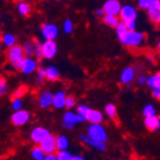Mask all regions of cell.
Wrapping results in <instances>:
<instances>
[{"label": "cell", "mask_w": 160, "mask_h": 160, "mask_svg": "<svg viewBox=\"0 0 160 160\" xmlns=\"http://www.w3.org/2000/svg\"><path fill=\"white\" fill-rule=\"evenodd\" d=\"M115 32H117V36L120 40V43L127 47H140L146 39L143 32H137L136 29H128L124 22H122V20L115 27Z\"/></svg>", "instance_id": "6da1fadb"}, {"label": "cell", "mask_w": 160, "mask_h": 160, "mask_svg": "<svg viewBox=\"0 0 160 160\" xmlns=\"http://www.w3.org/2000/svg\"><path fill=\"white\" fill-rule=\"evenodd\" d=\"M26 58V54L22 45H13L7 49V59L15 68L20 69L24 59Z\"/></svg>", "instance_id": "7a4b0ae2"}, {"label": "cell", "mask_w": 160, "mask_h": 160, "mask_svg": "<svg viewBox=\"0 0 160 160\" xmlns=\"http://www.w3.org/2000/svg\"><path fill=\"white\" fill-rule=\"evenodd\" d=\"M88 136L104 143L108 141V132L101 123H91V126L88 128Z\"/></svg>", "instance_id": "3957f363"}, {"label": "cell", "mask_w": 160, "mask_h": 160, "mask_svg": "<svg viewBox=\"0 0 160 160\" xmlns=\"http://www.w3.org/2000/svg\"><path fill=\"white\" fill-rule=\"evenodd\" d=\"M83 121H85L81 117L78 113H74L72 111H67L65 112L64 117H63V127L65 129H74V127L78 124V123H81Z\"/></svg>", "instance_id": "277c9868"}, {"label": "cell", "mask_w": 160, "mask_h": 160, "mask_svg": "<svg viewBox=\"0 0 160 160\" xmlns=\"http://www.w3.org/2000/svg\"><path fill=\"white\" fill-rule=\"evenodd\" d=\"M57 54V45L55 40L45 39L44 43H42V56L46 59H53Z\"/></svg>", "instance_id": "5b68a950"}, {"label": "cell", "mask_w": 160, "mask_h": 160, "mask_svg": "<svg viewBox=\"0 0 160 160\" xmlns=\"http://www.w3.org/2000/svg\"><path fill=\"white\" fill-rule=\"evenodd\" d=\"M51 132L49 130L46 128H43V127H37V128H35L34 130L30 132V139H32V141L35 143L40 144L44 140L48 138V137L51 136Z\"/></svg>", "instance_id": "8992f818"}, {"label": "cell", "mask_w": 160, "mask_h": 160, "mask_svg": "<svg viewBox=\"0 0 160 160\" xmlns=\"http://www.w3.org/2000/svg\"><path fill=\"white\" fill-rule=\"evenodd\" d=\"M30 119L29 112H27L25 110H17L15 111L12 115H11V122H12L13 126L16 127H22L24 124H26Z\"/></svg>", "instance_id": "52a82bcc"}, {"label": "cell", "mask_w": 160, "mask_h": 160, "mask_svg": "<svg viewBox=\"0 0 160 160\" xmlns=\"http://www.w3.org/2000/svg\"><path fill=\"white\" fill-rule=\"evenodd\" d=\"M119 16H120V19L122 20V22L137 20L138 11H137L136 7H133L132 5H124V6H122Z\"/></svg>", "instance_id": "ba28073f"}, {"label": "cell", "mask_w": 160, "mask_h": 160, "mask_svg": "<svg viewBox=\"0 0 160 160\" xmlns=\"http://www.w3.org/2000/svg\"><path fill=\"white\" fill-rule=\"evenodd\" d=\"M42 36L45 39L55 40L58 36V27L54 24H45L42 26Z\"/></svg>", "instance_id": "9c48e42d"}, {"label": "cell", "mask_w": 160, "mask_h": 160, "mask_svg": "<svg viewBox=\"0 0 160 160\" xmlns=\"http://www.w3.org/2000/svg\"><path fill=\"white\" fill-rule=\"evenodd\" d=\"M37 68H38L37 59H34L32 56H26L22 67H20V71H22V74L29 75L32 73H34L35 71H37Z\"/></svg>", "instance_id": "30bf717a"}, {"label": "cell", "mask_w": 160, "mask_h": 160, "mask_svg": "<svg viewBox=\"0 0 160 160\" xmlns=\"http://www.w3.org/2000/svg\"><path fill=\"white\" fill-rule=\"evenodd\" d=\"M122 6H121L119 0H108L107 2L103 5V10L108 15H115L119 16Z\"/></svg>", "instance_id": "8fae6325"}, {"label": "cell", "mask_w": 160, "mask_h": 160, "mask_svg": "<svg viewBox=\"0 0 160 160\" xmlns=\"http://www.w3.org/2000/svg\"><path fill=\"white\" fill-rule=\"evenodd\" d=\"M80 140L82 142H84L86 146H90V147L99 150V151H105V150H107V146H105L104 142H100V141H98V140H94L91 137H88V134H81Z\"/></svg>", "instance_id": "7c38bea8"}, {"label": "cell", "mask_w": 160, "mask_h": 160, "mask_svg": "<svg viewBox=\"0 0 160 160\" xmlns=\"http://www.w3.org/2000/svg\"><path fill=\"white\" fill-rule=\"evenodd\" d=\"M40 148L44 150L46 155L48 153H55L57 150V147H56V137L51 134V136L48 137L46 140H44L42 143L39 144Z\"/></svg>", "instance_id": "4fadbf2b"}, {"label": "cell", "mask_w": 160, "mask_h": 160, "mask_svg": "<svg viewBox=\"0 0 160 160\" xmlns=\"http://www.w3.org/2000/svg\"><path fill=\"white\" fill-rule=\"evenodd\" d=\"M53 93L51 91H43L38 98V104L42 109H48L53 105Z\"/></svg>", "instance_id": "5bb4252c"}, {"label": "cell", "mask_w": 160, "mask_h": 160, "mask_svg": "<svg viewBox=\"0 0 160 160\" xmlns=\"http://www.w3.org/2000/svg\"><path fill=\"white\" fill-rule=\"evenodd\" d=\"M134 75H136V71H134L133 67H126V68L123 69L122 72H121L120 75V81L122 84H129L133 81L134 78Z\"/></svg>", "instance_id": "9a60e30c"}, {"label": "cell", "mask_w": 160, "mask_h": 160, "mask_svg": "<svg viewBox=\"0 0 160 160\" xmlns=\"http://www.w3.org/2000/svg\"><path fill=\"white\" fill-rule=\"evenodd\" d=\"M147 12L151 22H153L157 26H160V1L152 8H150L149 10H147Z\"/></svg>", "instance_id": "2e32d148"}, {"label": "cell", "mask_w": 160, "mask_h": 160, "mask_svg": "<svg viewBox=\"0 0 160 160\" xmlns=\"http://www.w3.org/2000/svg\"><path fill=\"white\" fill-rule=\"evenodd\" d=\"M144 127L149 131H158L160 130L159 126V117L157 115H152V117L144 118Z\"/></svg>", "instance_id": "e0dca14e"}, {"label": "cell", "mask_w": 160, "mask_h": 160, "mask_svg": "<svg viewBox=\"0 0 160 160\" xmlns=\"http://www.w3.org/2000/svg\"><path fill=\"white\" fill-rule=\"evenodd\" d=\"M65 102H66V94L63 91H58L54 94L53 107L55 109H63V108H65Z\"/></svg>", "instance_id": "ac0fdd59"}, {"label": "cell", "mask_w": 160, "mask_h": 160, "mask_svg": "<svg viewBox=\"0 0 160 160\" xmlns=\"http://www.w3.org/2000/svg\"><path fill=\"white\" fill-rule=\"evenodd\" d=\"M85 121H88L90 123H101L103 121V114L98 110L90 109L85 117Z\"/></svg>", "instance_id": "d6986e66"}, {"label": "cell", "mask_w": 160, "mask_h": 160, "mask_svg": "<svg viewBox=\"0 0 160 160\" xmlns=\"http://www.w3.org/2000/svg\"><path fill=\"white\" fill-rule=\"evenodd\" d=\"M59 76H61L59 71L55 66L46 67V78H47L48 81H52V82L57 81L59 78Z\"/></svg>", "instance_id": "ffe728a7"}, {"label": "cell", "mask_w": 160, "mask_h": 160, "mask_svg": "<svg viewBox=\"0 0 160 160\" xmlns=\"http://www.w3.org/2000/svg\"><path fill=\"white\" fill-rule=\"evenodd\" d=\"M147 85L151 90H153V88H159L160 90V72H158L155 75H151V76H148Z\"/></svg>", "instance_id": "44dd1931"}, {"label": "cell", "mask_w": 160, "mask_h": 160, "mask_svg": "<svg viewBox=\"0 0 160 160\" xmlns=\"http://www.w3.org/2000/svg\"><path fill=\"white\" fill-rule=\"evenodd\" d=\"M102 19H103L104 24L108 25L109 27H112V28H115L118 26V24L120 22L119 17L115 16V15H108V13H105Z\"/></svg>", "instance_id": "7402d4cb"}, {"label": "cell", "mask_w": 160, "mask_h": 160, "mask_svg": "<svg viewBox=\"0 0 160 160\" xmlns=\"http://www.w3.org/2000/svg\"><path fill=\"white\" fill-rule=\"evenodd\" d=\"M69 146V141L66 136H58L56 137V147L57 150H66Z\"/></svg>", "instance_id": "603a6c76"}, {"label": "cell", "mask_w": 160, "mask_h": 160, "mask_svg": "<svg viewBox=\"0 0 160 160\" xmlns=\"http://www.w3.org/2000/svg\"><path fill=\"white\" fill-rule=\"evenodd\" d=\"M1 42L6 47H11V46L16 45V37L13 36L12 34H3L2 37H1Z\"/></svg>", "instance_id": "cb8c5ba5"}, {"label": "cell", "mask_w": 160, "mask_h": 160, "mask_svg": "<svg viewBox=\"0 0 160 160\" xmlns=\"http://www.w3.org/2000/svg\"><path fill=\"white\" fill-rule=\"evenodd\" d=\"M160 0H138L139 8L143 9V10H149L155 5H157Z\"/></svg>", "instance_id": "d4e9b609"}, {"label": "cell", "mask_w": 160, "mask_h": 160, "mask_svg": "<svg viewBox=\"0 0 160 160\" xmlns=\"http://www.w3.org/2000/svg\"><path fill=\"white\" fill-rule=\"evenodd\" d=\"M30 155H32V158L35 160H44V158H45V152H44V150L39 147H35L32 149V152H30Z\"/></svg>", "instance_id": "484cf974"}, {"label": "cell", "mask_w": 160, "mask_h": 160, "mask_svg": "<svg viewBox=\"0 0 160 160\" xmlns=\"http://www.w3.org/2000/svg\"><path fill=\"white\" fill-rule=\"evenodd\" d=\"M22 48L26 56H34L35 55V42H25L22 44Z\"/></svg>", "instance_id": "4316f807"}, {"label": "cell", "mask_w": 160, "mask_h": 160, "mask_svg": "<svg viewBox=\"0 0 160 160\" xmlns=\"http://www.w3.org/2000/svg\"><path fill=\"white\" fill-rule=\"evenodd\" d=\"M105 113L108 114V117L111 118L112 120H115L117 119V115H118V112H117V107H115L113 103H109L105 105Z\"/></svg>", "instance_id": "83f0119b"}, {"label": "cell", "mask_w": 160, "mask_h": 160, "mask_svg": "<svg viewBox=\"0 0 160 160\" xmlns=\"http://www.w3.org/2000/svg\"><path fill=\"white\" fill-rule=\"evenodd\" d=\"M17 9H18V12L20 13L22 16H28L29 12H30V6L28 5V3L24 2V1H22L20 3H18Z\"/></svg>", "instance_id": "f1b7e54d"}, {"label": "cell", "mask_w": 160, "mask_h": 160, "mask_svg": "<svg viewBox=\"0 0 160 160\" xmlns=\"http://www.w3.org/2000/svg\"><path fill=\"white\" fill-rule=\"evenodd\" d=\"M142 114L144 118L147 117H152V115H156V108L153 104H147L146 107L142 110Z\"/></svg>", "instance_id": "f546056e"}, {"label": "cell", "mask_w": 160, "mask_h": 160, "mask_svg": "<svg viewBox=\"0 0 160 160\" xmlns=\"http://www.w3.org/2000/svg\"><path fill=\"white\" fill-rule=\"evenodd\" d=\"M45 78H46V68H44V67H38L37 75H36V83H37V84H42Z\"/></svg>", "instance_id": "4dcf8cb0"}, {"label": "cell", "mask_w": 160, "mask_h": 160, "mask_svg": "<svg viewBox=\"0 0 160 160\" xmlns=\"http://www.w3.org/2000/svg\"><path fill=\"white\" fill-rule=\"evenodd\" d=\"M57 159L58 160H72L73 159V155L69 151L66 150H59L58 153H57Z\"/></svg>", "instance_id": "1f68e13d"}, {"label": "cell", "mask_w": 160, "mask_h": 160, "mask_svg": "<svg viewBox=\"0 0 160 160\" xmlns=\"http://www.w3.org/2000/svg\"><path fill=\"white\" fill-rule=\"evenodd\" d=\"M27 90H28V88H27V86H24V85L19 86V88H16V90H15V92L12 93V99H13V98H20V99H22V96L27 93Z\"/></svg>", "instance_id": "d6a6232c"}, {"label": "cell", "mask_w": 160, "mask_h": 160, "mask_svg": "<svg viewBox=\"0 0 160 160\" xmlns=\"http://www.w3.org/2000/svg\"><path fill=\"white\" fill-rule=\"evenodd\" d=\"M35 42V57L37 61H40L43 58L42 56V43L38 42V40H34Z\"/></svg>", "instance_id": "836d02e7"}, {"label": "cell", "mask_w": 160, "mask_h": 160, "mask_svg": "<svg viewBox=\"0 0 160 160\" xmlns=\"http://www.w3.org/2000/svg\"><path fill=\"white\" fill-rule=\"evenodd\" d=\"M73 28H74V25H73L72 20L69 19H66L63 24V30H64L65 34H71L73 32Z\"/></svg>", "instance_id": "e575fe53"}, {"label": "cell", "mask_w": 160, "mask_h": 160, "mask_svg": "<svg viewBox=\"0 0 160 160\" xmlns=\"http://www.w3.org/2000/svg\"><path fill=\"white\" fill-rule=\"evenodd\" d=\"M8 92V85H7V81L3 78H0V96L5 95Z\"/></svg>", "instance_id": "d590c367"}, {"label": "cell", "mask_w": 160, "mask_h": 160, "mask_svg": "<svg viewBox=\"0 0 160 160\" xmlns=\"http://www.w3.org/2000/svg\"><path fill=\"white\" fill-rule=\"evenodd\" d=\"M11 108L12 110L17 111V110H20L22 108V102L20 98H13L12 101H11Z\"/></svg>", "instance_id": "8d00e7d4"}, {"label": "cell", "mask_w": 160, "mask_h": 160, "mask_svg": "<svg viewBox=\"0 0 160 160\" xmlns=\"http://www.w3.org/2000/svg\"><path fill=\"white\" fill-rule=\"evenodd\" d=\"M90 109H91V108H88V105H80V107H78V113L85 120V117L88 111H90Z\"/></svg>", "instance_id": "74e56055"}, {"label": "cell", "mask_w": 160, "mask_h": 160, "mask_svg": "<svg viewBox=\"0 0 160 160\" xmlns=\"http://www.w3.org/2000/svg\"><path fill=\"white\" fill-rule=\"evenodd\" d=\"M75 103H76V100L73 95L66 96V102H65V108L66 109H72L75 107Z\"/></svg>", "instance_id": "f35d334b"}, {"label": "cell", "mask_w": 160, "mask_h": 160, "mask_svg": "<svg viewBox=\"0 0 160 160\" xmlns=\"http://www.w3.org/2000/svg\"><path fill=\"white\" fill-rule=\"evenodd\" d=\"M124 24L128 29H137V20H128V22H124Z\"/></svg>", "instance_id": "ab89813d"}, {"label": "cell", "mask_w": 160, "mask_h": 160, "mask_svg": "<svg viewBox=\"0 0 160 160\" xmlns=\"http://www.w3.org/2000/svg\"><path fill=\"white\" fill-rule=\"evenodd\" d=\"M147 80H148V76H146V75H140L139 78H138V84L139 85L147 84Z\"/></svg>", "instance_id": "60d3db41"}, {"label": "cell", "mask_w": 160, "mask_h": 160, "mask_svg": "<svg viewBox=\"0 0 160 160\" xmlns=\"http://www.w3.org/2000/svg\"><path fill=\"white\" fill-rule=\"evenodd\" d=\"M152 96H153L156 100L160 101V90L159 88H153V90H152Z\"/></svg>", "instance_id": "b9f144b4"}, {"label": "cell", "mask_w": 160, "mask_h": 160, "mask_svg": "<svg viewBox=\"0 0 160 160\" xmlns=\"http://www.w3.org/2000/svg\"><path fill=\"white\" fill-rule=\"evenodd\" d=\"M57 156H55V153H48V155H45V158L44 160H56Z\"/></svg>", "instance_id": "7bdbcfd3"}, {"label": "cell", "mask_w": 160, "mask_h": 160, "mask_svg": "<svg viewBox=\"0 0 160 160\" xmlns=\"http://www.w3.org/2000/svg\"><path fill=\"white\" fill-rule=\"evenodd\" d=\"M95 13H96V16H98V17H100V18H103V17H104V15H105V12H104L103 8H101V9H98V10L95 11Z\"/></svg>", "instance_id": "ee69618b"}, {"label": "cell", "mask_w": 160, "mask_h": 160, "mask_svg": "<svg viewBox=\"0 0 160 160\" xmlns=\"http://www.w3.org/2000/svg\"><path fill=\"white\" fill-rule=\"evenodd\" d=\"M84 158L81 157V156H73V159L72 160H83Z\"/></svg>", "instance_id": "f6af8a7d"}, {"label": "cell", "mask_w": 160, "mask_h": 160, "mask_svg": "<svg viewBox=\"0 0 160 160\" xmlns=\"http://www.w3.org/2000/svg\"><path fill=\"white\" fill-rule=\"evenodd\" d=\"M157 48H158V51L160 52V42H159V43H158V45H157Z\"/></svg>", "instance_id": "bcb514c9"}, {"label": "cell", "mask_w": 160, "mask_h": 160, "mask_svg": "<svg viewBox=\"0 0 160 160\" xmlns=\"http://www.w3.org/2000/svg\"><path fill=\"white\" fill-rule=\"evenodd\" d=\"M15 1H18V2H22V1H26V0H15Z\"/></svg>", "instance_id": "7dc6e473"}, {"label": "cell", "mask_w": 160, "mask_h": 160, "mask_svg": "<svg viewBox=\"0 0 160 160\" xmlns=\"http://www.w3.org/2000/svg\"><path fill=\"white\" fill-rule=\"evenodd\" d=\"M159 126H160V117H159Z\"/></svg>", "instance_id": "c3c4849f"}, {"label": "cell", "mask_w": 160, "mask_h": 160, "mask_svg": "<svg viewBox=\"0 0 160 160\" xmlns=\"http://www.w3.org/2000/svg\"><path fill=\"white\" fill-rule=\"evenodd\" d=\"M0 32H1V29H0Z\"/></svg>", "instance_id": "681fc988"}, {"label": "cell", "mask_w": 160, "mask_h": 160, "mask_svg": "<svg viewBox=\"0 0 160 160\" xmlns=\"http://www.w3.org/2000/svg\"><path fill=\"white\" fill-rule=\"evenodd\" d=\"M57 1H58V0H57Z\"/></svg>", "instance_id": "f907efd6"}]
</instances>
